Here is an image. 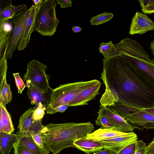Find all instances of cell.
<instances>
[{
	"mask_svg": "<svg viewBox=\"0 0 154 154\" xmlns=\"http://www.w3.org/2000/svg\"><path fill=\"white\" fill-rule=\"evenodd\" d=\"M100 79L105 86L100 105L113 107L119 113L129 108L142 109L154 103V91L132 72L119 56L105 61Z\"/></svg>",
	"mask_w": 154,
	"mask_h": 154,
	"instance_id": "6da1fadb",
	"label": "cell"
},
{
	"mask_svg": "<svg viewBox=\"0 0 154 154\" xmlns=\"http://www.w3.org/2000/svg\"><path fill=\"white\" fill-rule=\"evenodd\" d=\"M94 129L90 122L51 123L44 126L41 133L45 147L53 154H57L64 149L74 147L75 140L86 137Z\"/></svg>",
	"mask_w": 154,
	"mask_h": 154,
	"instance_id": "7a4b0ae2",
	"label": "cell"
},
{
	"mask_svg": "<svg viewBox=\"0 0 154 154\" xmlns=\"http://www.w3.org/2000/svg\"><path fill=\"white\" fill-rule=\"evenodd\" d=\"M93 79L88 81L70 82L60 85L52 89L50 101L45 111L49 114L54 109L62 105H69L81 92L94 84L98 81Z\"/></svg>",
	"mask_w": 154,
	"mask_h": 154,
	"instance_id": "3957f363",
	"label": "cell"
},
{
	"mask_svg": "<svg viewBox=\"0 0 154 154\" xmlns=\"http://www.w3.org/2000/svg\"><path fill=\"white\" fill-rule=\"evenodd\" d=\"M55 0H43L36 16L35 30L41 35L51 36L59 23L56 17Z\"/></svg>",
	"mask_w": 154,
	"mask_h": 154,
	"instance_id": "277c9868",
	"label": "cell"
},
{
	"mask_svg": "<svg viewBox=\"0 0 154 154\" xmlns=\"http://www.w3.org/2000/svg\"><path fill=\"white\" fill-rule=\"evenodd\" d=\"M119 51V56L128 64L133 73L154 91V63Z\"/></svg>",
	"mask_w": 154,
	"mask_h": 154,
	"instance_id": "5b68a950",
	"label": "cell"
},
{
	"mask_svg": "<svg viewBox=\"0 0 154 154\" xmlns=\"http://www.w3.org/2000/svg\"><path fill=\"white\" fill-rule=\"evenodd\" d=\"M46 65L33 60L27 65V72L23 76L26 83H31L34 87L45 92L48 93L51 89L49 86V75L46 73Z\"/></svg>",
	"mask_w": 154,
	"mask_h": 154,
	"instance_id": "8992f818",
	"label": "cell"
},
{
	"mask_svg": "<svg viewBox=\"0 0 154 154\" xmlns=\"http://www.w3.org/2000/svg\"><path fill=\"white\" fill-rule=\"evenodd\" d=\"M119 114L134 128L143 130L154 129V115L141 109L129 108Z\"/></svg>",
	"mask_w": 154,
	"mask_h": 154,
	"instance_id": "52a82bcc",
	"label": "cell"
},
{
	"mask_svg": "<svg viewBox=\"0 0 154 154\" xmlns=\"http://www.w3.org/2000/svg\"><path fill=\"white\" fill-rule=\"evenodd\" d=\"M29 13V9H24L15 14L12 18L9 19L13 25V29L5 54L7 60L11 58L17 48L18 41L22 33Z\"/></svg>",
	"mask_w": 154,
	"mask_h": 154,
	"instance_id": "ba28073f",
	"label": "cell"
},
{
	"mask_svg": "<svg viewBox=\"0 0 154 154\" xmlns=\"http://www.w3.org/2000/svg\"><path fill=\"white\" fill-rule=\"evenodd\" d=\"M100 107L99 111L106 116L113 130L123 132H133L135 129L113 107L100 105Z\"/></svg>",
	"mask_w": 154,
	"mask_h": 154,
	"instance_id": "9c48e42d",
	"label": "cell"
},
{
	"mask_svg": "<svg viewBox=\"0 0 154 154\" xmlns=\"http://www.w3.org/2000/svg\"><path fill=\"white\" fill-rule=\"evenodd\" d=\"M40 8L32 5L29 9L28 17L17 44V48L19 51L24 50L26 47L29 42L31 33L35 31V18Z\"/></svg>",
	"mask_w": 154,
	"mask_h": 154,
	"instance_id": "30bf717a",
	"label": "cell"
},
{
	"mask_svg": "<svg viewBox=\"0 0 154 154\" xmlns=\"http://www.w3.org/2000/svg\"><path fill=\"white\" fill-rule=\"evenodd\" d=\"M115 46L119 51H122L129 55L138 57L151 63H154L144 48L137 42L129 38L120 41Z\"/></svg>",
	"mask_w": 154,
	"mask_h": 154,
	"instance_id": "8fae6325",
	"label": "cell"
},
{
	"mask_svg": "<svg viewBox=\"0 0 154 154\" xmlns=\"http://www.w3.org/2000/svg\"><path fill=\"white\" fill-rule=\"evenodd\" d=\"M152 30H154V21L146 14L138 11L136 12L132 19L129 34L143 35Z\"/></svg>",
	"mask_w": 154,
	"mask_h": 154,
	"instance_id": "7c38bea8",
	"label": "cell"
},
{
	"mask_svg": "<svg viewBox=\"0 0 154 154\" xmlns=\"http://www.w3.org/2000/svg\"><path fill=\"white\" fill-rule=\"evenodd\" d=\"M138 138L137 134L131 132L126 136L100 141L103 144L104 148L108 149L118 154L126 146L136 141Z\"/></svg>",
	"mask_w": 154,
	"mask_h": 154,
	"instance_id": "4fadbf2b",
	"label": "cell"
},
{
	"mask_svg": "<svg viewBox=\"0 0 154 154\" xmlns=\"http://www.w3.org/2000/svg\"><path fill=\"white\" fill-rule=\"evenodd\" d=\"M101 85L99 80L94 84L87 87L81 92L69 105L75 106L88 105V102L94 99L98 94Z\"/></svg>",
	"mask_w": 154,
	"mask_h": 154,
	"instance_id": "5bb4252c",
	"label": "cell"
},
{
	"mask_svg": "<svg viewBox=\"0 0 154 154\" xmlns=\"http://www.w3.org/2000/svg\"><path fill=\"white\" fill-rule=\"evenodd\" d=\"M74 147L87 154L95 152L104 148L100 141L92 139H87L86 137L80 138L75 140Z\"/></svg>",
	"mask_w": 154,
	"mask_h": 154,
	"instance_id": "9a60e30c",
	"label": "cell"
},
{
	"mask_svg": "<svg viewBox=\"0 0 154 154\" xmlns=\"http://www.w3.org/2000/svg\"><path fill=\"white\" fill-rule=\"evenodd\" d=\"M28 88V95L31 104L36 106L40 104L47 107L50 101V96L48 93L44 92L34 87L31 83H26Z\"/></svg>",
	"mask_w": 154,
	"mask_h": 154,
	"instance_id": "2e32d148",
	"label": "cell"
},
{
	"mask_svg": "<svg viewBox=\"0 0 154 154\" xmlns=\"http://www.w3.org/2000/svg\"><path fill=\"white\" fill-rule=\"evenodd\" d=\"M16 134L18 136L17 142L27 148L33 154H49L50 152L46 148H42L37 145L29 134L19 131Z\"/></svg>",
	"mask_w": 154,
	"mask_h": 154,
	"instance_id": "e0dca14e",
	"label": "cell"
},
{
	"mask_svg": "<svg viewBox=\"0 0 154 154\" xmlns=\"http://www.w3.org/2000/svg\"><path fill=\"white\" fill-rule=\"evenodd\" d=\"M12 29L10 19L0 21V57L5 55Z\"/></svg>",
	"mask_w": 154,
	"mask_h": 154,
	"instance_id": "ac0fdd59",
	"label": "cell"
},
{
	"mask_svg": "<svg viewBox=\"0 0 154 154\" xmlns=\"http://www.w3.org/2000/svg\"><path fill=\"white\" fill-rule=\"evenodd\" d=\"M130 132H123L116 131L112 128H100L92 133L88 134L87 139H92L98 140L110 139L116 137L126 136Z\"/></svg>",
	"mask_w": 154,
	"mask_h": 154,
	"instance_id": "d6986e66",
	"label": "cell"
},
{
	"mask_svg": "<svg viewBox=\"0 0 154 154\" xmlns=\"http://www.w3.org/2000/svg\"><path fill=\"white\" fill-rule=\"evenodd\" d=\"M35 110L34 108H30L20 116L17 127L18 131L29 132L32 130L38 120L34 119Z\"/></svg>",
	"mask_w": 154,
	"mask_h": 154,
	"instance_id": "ffe728a7",
	"label": "cell"
},
{
	"mask_svg": "<svg viewBox=\"0 0 154 154\" xmlns=\"http://www.w3.org/2000/svg\"><path fill=\"white\" fill-rule=\"evenodd\" d=\"M18 140L16 134L0 132V154H9Z\"/></svg>",
	"mask_w": 154,
	"mask_h": 154,
	"instance_id": "44dd1931",
	"label": "cell"
},
{
	"mask_svg": "<svg viewBox=\"0 0 154 154\" xmlns=\"http://www.w3.org/2000/svg\"><path fill=\"white\" fill-rule=\"evenodd\" d=\"M14 130L10 113L5 107L0 106V132L11 134Z\"/></svg>",
	"mask_w": 154,
	"mask_h": 154,
	"instance_id": "7402d4cb",
	"label": "cell"
},
{
	"mask_svg": "<svg viewBox=\"0 0 154 154\" xmlns=\"http://www.w3.org/2000/svg\"><path fill=\"white\" fill-rule=\"evenodd\" d=\"M99 52L103 55L104 58L103 60L106 61L110 58L119 56V52L112 41L106 43L101 42L99 48Z\"/></svg>",
	"mask_w": 154,
	"mask_h": 154,
	"instance_id": "603a6c76",
	"label": "cell"
},
{
	"mask_svg": "<svg viewBox=\"0 0 154 154\" xmlns=\"http://www.w3.org/2000/svg\"><path fill=\"white\" fill-rule=\"evenodd\" d=\"M12 93L10 85L5 82L0 89V106L5 107V106L10 102L12 100Z\"/></svg>",
	"mask_w": 154,
	"mask_h": 154,
	"instance_id": "cb8c5ba5",
	"label": "cell"
},
{
	"mask_svg": "<svg viewBox=\"0 0 154 154\" xmlns=\"http://www.w3.org/2000/svg\"><path fill=\"white\" fill-rule=\"evenodd\" d=\"M14 6L11 3L7 5H0V21L9 20L16 14Z\"/></svg>",
	"mask_w": 154,
	"mask_h": 154,
	"instance_id": "d4e9b609",
	"label": "cell"
},
{
	"mask_svg": "<svg viewBox=\"0 0 154 154\" xmlns=\"http://www.w3.org/2000/svg\"><path fill=\"white\" fill-rule=\"evenodd\" d=\"M113 17V14L111 12H105L92 17L90 22L92 25L101 24L110 21Z\"/></svg>",
	"mask_w": 154,
	"mask_h": 154,
	"instance_id": "484cf974",
	"label": "cell"
},
{
	"mask_svg": "<svg viewBox=\"0 0 154 154\" xmlns=\"http://www.w3.org/2000/svg\"><path fill=\"white\" fill-rule=\"evenodd\" d=\"M8 68L7 62L5 55L0 57V88L3 86L6 82V73Z\"/></svg>",
	"mask_w": 154,
	"mask_h": 154,
	"instance_id": "4316f807",
	"label": "cell"
},
{
	"mask_svg": "<svg viewBox=\"0 0 154 154\" xmlns=\"http://www.w3.org/2000/svg\"><path fill=\"white\" fill-rule=\"evenodd\" d=\"M98 116L95 120L96 125L101 128H112L113 127L106 116L100 111L98 112Z\"/></svg>",
	"mask_w": 154,
	"mask_h": 154,
	"instance_id": "83f0119b",
	"label": "cell"
},
{
	"mask_svg": "<svg viewBox=\"0 0 154 154\" xmlns=\"http://www.w3.org/2000/svg\"><path fill=\"white\" fill-rule=\"evenodd\" d=\"M23 132L30 135L33 138L35 143L40 147L42 148H45L44 146L41 132Z\"/></svg>",
	"mask_w": 154,
	"mask_h": 154,
	"instance_id": "f1b7e54d",
	"label": "cell"
},
{
	"mask_svg": "<svg viewBox=\"0 0 154 154\" xmlns=\"http://www.w3.org/2000/svg\"><path fill=\"white\" fill-rule=\"evenodd\" d=\"M13 75L14 77L16 85L18 89V93L21 94L26 85L20 77L19 72L13 73Z\"/></svg>",
	"mask_w": 154,
	"mask_h": 154,
	"instance_id": "f546056e",
	"label": "cell"
},
{
	"mask_svg": "<svg viewBox=\"0 0 154 154\" xmlns=\"http://www.w3.org/2000/svg\"><path fill=\"white\" fill-rule=\"evenodd\" d=\"M46 106L40 104L36 106V108L35 109L33 116L35 120H38L42 119L45 114V110Z\"/></svg>",
	"mask_w": 154,
	"mask_h": 154,
	"instance_id": "4dcf8cb0",
	"label": "cell"
},
{
	"mask_svg": "<svg viewBox=\"0 0 154 154\" xmlns=\"http://www.w3.org/2000/svg\"><path fill=\"white\" fill-rule=\"evenodd\" d=\"M14 154H33L26 147L17 142L14 146Z\"/></svg>",
	"mask_w": 154,
	"mask_h": 154,
	"instance_id": "1f68e13d",
	"label": "cell"
},
{
	"mask_svg": "<svg viewBox=\"0 0 154 154\" xmlns=\"http://www.w3.org/2000/svg\"><path fill=\"white\" fill-rule=\"evenodd\" d=\"M147 145L143 140H137L136 141V149L134 154H146Z\"/></svg>",
	"mask_w": 154,
	"mask_h": 154,
	"instance_id": "d6a6232c",
	"label": "cell"
},
{
	"mask_svg": "<svg viewBox=\"0 0 154 154\" xmlns=\"http://www.w3.org/2000/svg\"><path fill=\"white\" fill-rule=\"evenodd\" d=\"M136 141L126 146L117 154H134L136 149Z\"/></svg>",
	"mask_w": 154,
	"mask_h": 154,
	"instance_id": "836d02e7",
	"label": "cell"
},
{
	"mask_svg": "<svg viewBox=\"0 0 154 154\" xmlns=\"http://www.w3.org/2000/svg\"><path fill=\"white\" fill-rule=\"evenodd\" d=\"M142 11L145 14H151L154 13V0H151L146 6L142 9Z\"/></svg>",
	"mask_w": 154,
	"mask_h": 154,
	"instance_id": "e575fe53",
	"label": "cell"
},
{
	"mask_svg": "<svg viewBox=\"0 0 154 154\" xmlns=\"http://www.w3.org/2000/svg\"><path fill=\"white\" fill-rule=\"evenodd\" d=\"M57 4L61 5V8H66L72 7V1L70 0H56Z\"/></svg>",
	"mask_w": 154,
	"mask_h": 154,
	"instance_id": "d590c367",
	"label": "cell"
},
{
	"mask_svg": "<svg viewBox=\"0 0 154 154\" xmlns=\"http://www.w3.org/2000/svg\"><path fill=\"white\" fill-rule=\"evenodd\" d=\"M68 106L66 105L60 106L52 110L49 113L50 114H53L57 112H63L68 108Z\"/></svg>",
	"mask_w": 154,
	"mask_h": 154,
	"instance_id": "8d00e7d4",
	"label": "cell"
},
{
	"mask_svg": "<svg viewBox=\"0 0 154 154\" xmlns=\"http://www.w3.org/2000/svg\"><path fill=\"white\" fill-rule=\"evenodd\" d=\"M146 154H154V138L153 140L147 145Z\"/></svg>",
	"mask_w": 154,
	"mask_h": 154,
	"instance_id": "74e56055",
	"label": "cell"
},
{
	"mask_svg": "<svg viewBox=\"0 0 154 154\" xmlns=\"http://www.w3.org/2000/svg\"><path fill=\"white\" fill-rule=\"evenodd\" d=\"M93 154H117L113 151L106 148H104L99 151L94 152Z\"/></svg>",
	"mask_w": 154,
	"mask_h": 154,
	"instance_id": "f35d334b",
	"label": "cell"
},
{
	"mask_svg": "<svg viewBox=\"0 0 154 154\" xmlns=\"http://www.w3.org/2000/svg\"><path fill=\"white\" fill-rule=\"evenodd\" d=\"M26 9V5L25 4H23L22 5H21L19 6H14V10L15 14L18 11H20L21 10H23Z\"/></svg>",
	"mask_w": 154,
	"mask_h": 154,
	"instance_id": "ab89813d",
	"label": "cell"
},
{
	"mask_svg": "<svg viewBox=\"0 0 154 154\" xmlns=\"http://www.w3.org/2000/svg\"><path fill=\"white\" fill-rule=\"evenodd\" d=\"M151 1V0H138V1L142 9L146 6Z\"/></svg>",
	"mask_w": 154,
	"mask_h": 154,
	"instance_id": "60d3db41",
	"label": "cell"
},
{
	"mask_svg": "<svg viewBox=\"0 0 154 154\" xmlns=\"http://www.w3.org/2000/svg\"><path fill=\"white\" fill-rule=\"evenodd\" d=\"M154 115V103L150 107L140 109Z\"/></svg>",
	"mask_w": 154,
	"mask_h": 154,
	"instance_id": "b9f144b4",
	"label": "cell"
},
{
	"mask_svg": "<svg viewBox=\"0 0 154 154\" xmlns=\"http://www.w3.org/2000/svg\"><path fill=\"white\" fill-rule=\"evenodd\" d=\"M150 49L153 55V58L152 60L154 62V39L151 42Z\"/></svg>",
	"mask_w": 154,
	"mask_h": 154,
	"instance_id": "7bdbcfd3",
	"label": "cell"
},
{
	"mask_svg": "<svg viewBox=\"0 0 154 154\" xmlns=\"http://www.w3.org/2000/svg\"><path fill=\"white\" fill-rule=\"evenodd\" d=\"M43 0H33L32 1L34 4V5L36 7H40L42 4Z\"/></svg>",
	"mask_w": 154,
	"mask_h": 154,
	"instance_id": "ee69618b",
	"label": "cell"
},
{
	"mask_svg": "<svg viewBox=\"0 0 154 154\" xmlns=\"http://www.w3.org/2000/svg\"><path fill=\"white\" fill-rule=\"evenodd\" d=\"M72 29L74 32H78L81 31L82 29L78 26H73Z\"/></svg>",
	"mask_w": 154,
	"mask_h": 154,
	"instance_id": "f6af8a7d",
	"label": "cell"
}]
</instances>
